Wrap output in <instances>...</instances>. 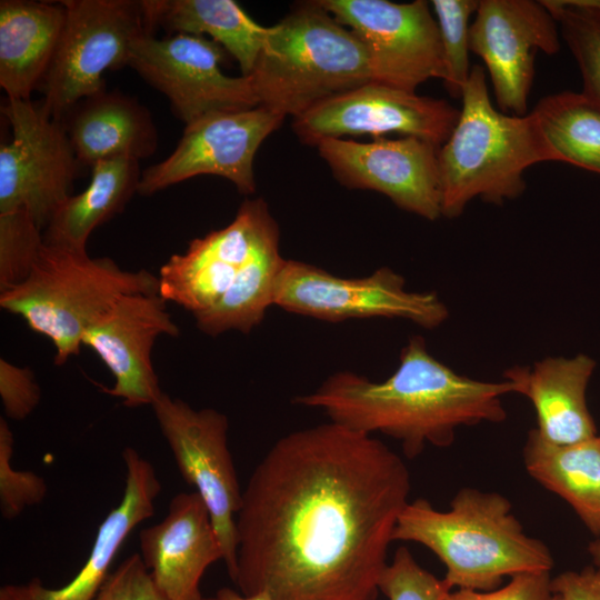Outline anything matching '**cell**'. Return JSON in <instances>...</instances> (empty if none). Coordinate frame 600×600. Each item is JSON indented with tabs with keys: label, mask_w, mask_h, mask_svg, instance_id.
<instances>
[{
	"label": "cell",
	"mask_w": 600,
	"mask_h": 600,
	"mask_svg": "<svg viewBox=\"0 0 600 600\" xmlns=\"http://www.w3.org/2000/svg\"><path fill=\"white\" fill-rule=\"evenodd\" d=\"M528 473L566 500L582 522L600 536V436L558 446L530 430L523 447Z\"/></svg>",
	"instance_id": "obj_25"
},
{
	"label": "cell",
	"mask_w": 600,
	"mask_h": 600,
	"mask_svg": "<svg viewBox=\"0 0 600 600\" xmlns=\"http://www.w3.org/2000/svg\"><path fill=\"white\" fill-rule=\"evenodd\" d=\"M14 437L7 422L0 418V511L11 520L29 507L37 506L46 498L48 487L44 479L33 471H19L11 466Z\"/></svg>",
	"instance_id": "obj_32"
},
{
	"label": "cell",
	"mask_w": 600,
	"mask_h": 600,
	"mask_svg": "<svg viewBox=\"0 0 600 600\" xmlns=\"http://www.w3.org/2000/svg\"><path fill=\"white\" fill-rule=\"evenodd\" d=\"M410 489L372 436L332 421L283 436L242 492L231 580L271 600H377Z\"/></svg>",
	"instance_id": "obj_1"
},
{
	"label": "cell",
	"mask_w": 600,
	"mask_h": 600,
	"mask_svg": "<svg viewBox=\"0 0 600 600\" xmlns=\"http://www.w3.org/2000/svg\"><path fill=\"white\" fill-rule=\"evenodd\" d=\"M43 243V230L27 211L0 213V292L29 276Z\"/></svg>",
	"instance_id": "obj_31"
},
{
	"label": "cell",
	"mask_w": 600,
	"mask_h": 600,
	"mask_svg": "<svg viewBox=\"0 0 600 600\" xmlns=\"http://www.w3.org/2000/svg\"><path fill=\"white\" fill-rule=\"evenodd\" d=\"M126 484L120 502L99 526L91 551L76 576L64 586L49 588L39 578L4 584L0 600H94L111 564L131 531L154 513L161 483L153 466L131 447L122 451Z\"/></svg>",
	"instance_id": "obj_20"
},
{
	"label": "cell",
	"mask_w": 600,
	"mask_h": 600,
	"mask_svg": "<svg viewBox=\"0 0 600 600\" xmlns=\"http://www.w3.org/2000/svg\"><path fill=\"white\" fill-rule=\"evenodd\" d=\"M249 77L260 106L292 118L372 81L363 43L319 1L299 3L268 27Z\"/></svg>",
	"instance_id": "obj_5"
},
{
	"label": "cell",
	"mask_w": 600,
	"mask_h": 600,
	"mask_svg": "<svg viewBox=\"0 0 600 600\" xmlns=\"http://www.w3.org/2000/svg\"><path fill=\"white\" fill-rule=\"evenodd\" d=\"M273 306L329 322L349 319H403L426 329L449 317L434 291H410L404 278L382 267L363 278H341L317 266L284 259L274 286Z\"/></svg>",
	"instance_id": "obj_8"
},
{
	"label": "cell",
	"mask_w": 600,
	"mask_h": 600,
	"mask_svg": "<svg viewBox=\"0 0 600 600\" xmlns=\"http://www.w3.org/2000/svg\"><path fill=\"white\" fill-rule=\"evenodd\" d=\"M81 166L116 158L141 160L158 149L148 109L120 91L103 90L76 103L60 120Z\"/></svg>",
	"instance_id": "obj_22"
},
{
	"label": "cell",
	"mask_w": 600,
	"mask_h": 600,
	"mask_svg": "<svg viewBox=\"0 0 600 600\" xmlns=\"http://www.w3.org/2000/svg\"><path fill=\"white\" fill-rule=\"evenodd\" d=\"M597 362L584 353L548 357L531 367H512L503 379L528 398L537 414L536 430L546 441L567 446L597 436L587 403V389Z\"/></svg>",
	"instance_id": "obj_21"
},
{
	"label": "cell",
	"mask_w": 600,
	"mask_h": 600,
	"mask_svg": "<svg viewBox=\"0 0 600 600\" xmlns=\"http://www.w3.org/2000/svg\"><path fill=\"white\" fill-rule=\"evenodd\" d=\"M459 114L446 100L370 81L316 104L293 118L292 128L302 142L314 147L328 138L376 139L392 132L441 147Z\"/></svg>",
	"instance_id": "obj_14"
},
{
	"label": "cell",
	"mask_w": 600,
	"mask_h": 600,
	"mask_svg": "<svg viewBox=\"0 0 600 600\" xmlns=\"http://www.w3.org/2000/svg\"><path fill=\"white\" fill-rule=\"evenodd\" d=\"M66 20L61 1H0V87L30 100L54 57Z\"/></svg>",
	"instance_id": "obj_23"
},
{
	"label": "cell",
	"mask_w": 600,
	"mask_h": 600,
	"mask_svg": "<svg viewBox=\"0 0 600 600\" xmlns=\"http://www.w3.org/2000/svg\"><path fill=\"white\" fill-rule=\"evenodd\" d=\"M444 600H561L552 588L550 571L521 572L509 582L490 591L450 590Z\"/></svg>",
	"instance_id": "obj_35"
},
{
	"label": "cell",
	"mask_w": 600,
	"mask_h": 600,
	"mask_svg": "<svg viewBox=\"0 0 600 600\" xmlns=\"http://www.w3.org/2000/svg\"><path fill=\"white\" fill-rule=\"evenodd\" d=\"M94 600L168 599L157 587L140 553H132L109 573Z\"/></svg>",
	"instance_id": "obj_34"
},
{
	"label": "cell",
	"mask_w": 600,
	"mask_h": 600,
	"mask_svg": "<svg viewBox=\"0 0 600 600\" xmlns=\"http://www.w3.org/2000/svg\"><path fill=\"white\" fill-rule=\"evenodd\" d=\"M284 119L258 106L210 113L187 124L169 157L142 171L138 193L151 196L204 174L229 180L242 194L254 193L256 153Z\"/></svg>",
	"instance_id": "obj_13"
},
{
	"label": "cell",
	"mask_w": 600,
	"mask_h": 600,
	"mask_svg": "<svg viewBox=\"0 0 600 600\" xmlns=\"http://www.w3.org/2000/svg\"><path fill=\"white\" fill-rule=\"evenodd\" d=\"M226 50L206 36L151 32L132 44L128 67L164 94L186 126L210 113L260 106L249 76L230 77L221 69Z\"/></svg>",
	"instance_id": "obj_11"
},
{
	"label": "cell",
	"mask_w": 600,
	"mask_h": 600,
	"mask_svg": "<svg viewBox=\"0 0 600 600\" xmlns=\"http://www.w3.org/2000/svg\"><path fill=\"white\" fill-rule=\"evenodd\" d=\"M279 244L261 250L211 308L193 316L200 331L211 337L230 330L248 334L261 323L273 306L276 280L284 261Z\"/></svg>",
	"instance_id": "obj_27"
},
{
	"label": "cell",
	"mask_w": 600,
	"mask_h": 600,
	"mask_svg": "<svg viewBox=\"0 0 600 600\" xmlns=\"http://www.w3.org/2000/svg\"><path fill=\"white\" fill-rule=\"evenodd\" d=\"M200 600H271V599L262 593L244 594L231 588L224 587V588L219 589L214 594L210 597H202Z\"/></svg>",
	"instance_id": "obj_38"
},
{
	"label": "cell",
	"mask_w": 600,
	"mask_h": 600,
	"mask_svg": "<svg viewBox=\"0 0 600 600\" xmlns=\"http://www.w3.org/2000/svg\"><path fill=\"white\" fill-rule=\"evenodd\" d=\"M151 407L179 472L210 513L231 579L242 491L228 444V417L213 408L194 409L163 391Z\"/></svg>",
	"instance_id": "obj_10"
},
{
	"label": "cell",
	"mask_w": 600,
	"mask_h": 600,
	"mask_svg": "<svg viewBox=\"0 0 600 600\" xmlns=\"http://www.w3.org/2000/svg\"><path fill=\"white\" fill-rule=\"evenodd\" d=\"M140 556L168 600H200L201 579L223 552L210 513L196 492L176 494L167 516L139 534Z\"/></svg>",
	"instance_id": "obj_19"
},
{
	"label": "cell",
	"mask_w": 600,
	"mask_h": 600,
	"mask_svg": "<svg viewBox=\"0 0 600 600\" xmlns=\"http://www.w3.org/2000/svg\"><path fill=\"white\" fill-rule=\"evenodd\" d=\"M552 588L561 600H600V572L594 567L564 571L552 578Z\"/></svg>",
	"instance_id": "obj_37"
},
{
	"label": "cell",
	"mask_w": 600,
	"mask_h": 600,
	"mask_svg": "<svg viewBox=\"0 0 600 600\" xmlns=\"http://www.w3.org/2000/svg\"><path fill=\"white\" fill-rule=\"evenodd\" d=\"M66 20L43 78L42 109L61 120L80 100L106 90L103 74L129 62L133 42L153 33L143 0H62Z\"/></svg>",
	"instance_id": "obj_7"
},
{
	"label": "cell",
	"mask_w": 600,
	"mask_h": 600,
	"mask_svg": "<svg viewBox=\"0 0 600 600\" xmlns=\"http://www.w3.org/2000/svg\"><path fill=\"white\" fill-rule=\"evenodd\" d=\"M461 99L459 119L438 152L441 217L448 219L477 197L493 204L518 198L527 168L553 161L531 112L512 116L493 107L481 66L471 68Z\"/></svg>",
	"instance_id": "obj_4"
},
{
	"label": "cell",
	"mask_w": 600,
	"mask_h": 600,
	"mask_svg": "<svg viewBox=\"0 0 600 600\" xmlns=\"http://www.w3.org/2000/svg\"><path fill=\"white\" fill-rule=\"evenodd\" d=\"M589 551L593 558L594 568L600 572V536L591 543Z\"/></svg>",
	"instance_id": "obj_39"
},
{
	"label": "cell",
	"mask_w": 600,
	"mask_h": 600,
	"mask_svg": "<svg viewBox=\"0 0 600 600\" xmlns=\"http://www.w3.org/2000/svg\"><path fill=\"white\" fill-rule=\"evenodd\" d=\"M450 590L444 579L422 568L403 546L396 550L380 580V592L388 600H444Z\"/></svg>",
	"instance_id": "obj_33"
},
{
	"label": "cell",
	"mask_w": 600,
	"mask_h": 600,
	"mask_svg": "<svg viewBox=\"0 0 600 600\" xmlns=\"http://www.w3.org/2000/svg\"><path fill=\"white\" fill-rule=\"evenodd\" d=\"M512 392L509 380L482 381L457 373L414 336L387 379L376 382L338 371L293 403L321 409L330 421L353 431L397 439L403 453L414 458L427 444L451 446L460 427L504 421L502 397Z\"/></svg>",
	"instance_id": "obj_2"
},
{
	"label": "cell",
	"mask_w": 600,
	"mask_h": 600,
	"mask_svg": "<svg viewBox=\"0 0 600 600\" xmlns=\"http://www.w3.org/2000/svg\"><path fill=\"white\" fill-rule=\"evenodd\" d=\"M150 30L208 34L250 76L268 33L233 0H143Z\"/></svg>",
	"instance_id": "obj_24"
},
{
	"label": "cell",
	"mask_w": 600,
	"mask_h": 600,
	"mask_svg": "<svg viewBox=\"0 0 600 600\" xmlns=\"http://www.w3.org/2000/svg\"><path fill=\"white\" fill-rule=\"evenodd\" d=\"M420 543L444 564L450 589L490 591L504 577L551 571L550 549L528 536L511 502L498 492L462 488L450 509L440 511L423 498L402 510L393 541Z\"/></svg>",
	"instance_id": "obj_3"
},
{
	"label": "cell",
	"mask_w": 600,
	"mask_h": 600,
	"mask_svg": "<svg viewBox=\"0 0 600 600\" xmlns=\"http://www.w3.org/2000/svg\"><path fill=\"white\" fill-rule=\"evenodd\" d=\"M557 21L583 82L582 93L600 106V0H541Z\"/></svg>",
	"instance_id": "obj_29"
},
{
	"label": "cell",
	"mask_w": 600,
	"mask_h": 600,
	"mask_svg": "<svg viewBox=\"0 0 600 600\" xmlns=\"http://www.w3.org/2000/svg\"><path fill=\"white\" fill-rule=\"evenodd\" d=\"M363 43L372 81L416 92L429 79H443L439 29L423 0H318Z\"/></svg>",
	"instance_id": "obj_12"
},
{
	"label": "cell",
	"mask_w": 600,
	"mask_h": 600,
	"mask_svg": "<svg viewBox=\"0 0 600 600\" xmlns=\"http://www.w3.org/2000/svg\"><path fill=\"white\" fill-rule=\"evenodd\" d=\"M280 241L267 202L246 199L226 227L194 238L159 272V294L192 316L211 308L244 267L267 246Z\"/></svg>",
	"instance_id": "obj_15"
},
{
	"label": "cell",
	"mask_w": 600,
	"mask_h": 600,
	"mask_svg": "<svg viewBox=\"0 0 600 600\" xmlns=\"http://www.w3.org/2000/svg\"><path fill=\"white\" fill-rule=\"evenodd\" d=\"M2 113L12 140L0 147V213L24 210L44 231L72 196L81 164L63 123L41 103L7 98Z\"/></svg>",
	"instance_id": "obj_9"
},
{
	"label": "cell",
	"mask_w": 600,
	"mask_h": 600,
	"mask_svg": "<svg viewBox=\"0 0 600 600\" xmlns=\"http://www.w3.org/2000/svg\"><path fill=\"white\" fill-rule=\"evenodd\" d=\"M316 147L342 186L380 192L398 208L430 221L441 217L437 144L408 136L371 142L328 138Z\"/></svg>",
	"instance_id": "obj_16"
},
{
	"label": "cell",
	"mask_w": 600,
	"mask_h": 600,
	"mask_svg": "<svg viewBox=\"0 0 600 600\" xmlns=\"http://www.w3.org/2000/svg\"><path fill=\"white\" fill-rule=\"evenodd\" d=\"M141 174L139 161L132 159L116 158L94 163L89 184L57 210L43 231V242L87 250L91 232L119 214L138 193Z\"/></svg>",
	"instance_id": "obj_26"
},
{
	"label": "cell",
	"mask_w": 600,
	"mask_h": 600,
	"mask_svg": "<svg viewBox=\"0 0 600 600\" xmlns=\"http://www.w3.org/2000/svg\"><path fill=\"white\" fill-rule=\"evenodd\" d=\"M0 397L6 417L23 420L38 407L41 389L33 371L0 359Z\"/></svg>",
	"instance_id": "obj_36"
},
{
	"label": "cell",
	"mask_w": 600,
	"mask_h": 600,
	"mask_svg": "<svg viewBox=\"0 0 600 600\" xmlns=\"http://www.w3.org/2000/svg\"><path fill=\"white\" fill-rule=\"evenodd\" d=\"M129 293H159L158 276L124 270L110 258H91L87 250L43 243L29 276L0 292V307L48 338L60 366L79 353L87 328Z\"/></svg>",
	"instance_id": "obj_6"
},
{
	"label": "cell",
	"mask_w": 600,
	"mask_h": 600,
	"mask_svg": "<svg viewBox=\"0 0 600 600\" xmlns=\"http://www.w3.org/2000/svg\"><path fill=\"white\" fill-rule=\"evenodd\" d=\"M469 43L489 71L500 111L528 114L536 53L560 49L558 23L549 10L541 1L479 0Z\"/></svg>",
	"instance_id": "obj_17"
},
{
	"label": "cell",
	"mask_w": 600,
	"mask_h": 600,
	"mask_svg": "<svg viewBox=\"0 0 600 600\" xmlns=\"http://www.w3.org/2000/svg\"><path fill=\"white\" fill-rule=\"evenodd\" d=\"M439 29L443 82L454 98H461L462 90L470 76L469 19L479 7L478 0H433L431 1Z\"/></svg>",
	"instance_id": "obj_30"
},
{
	"label": "cell",
	"mask_w": 600,
	"mask_h": 600,
	"mask_svg": "<svg viewBox=\"0 0 600 600\" xmlns=\"http://www.w3.org/2000/svg\"><path fill=\"white\" fill-rule=\"evenodd\" d=\"M553 161L600 174V106L582 92L563 91L541 99L531 111Z\"/></svg>",
	"instance_id": "obj_28"
},
{
	"label": "cell",
	"mask_w": 600,
	"mask_h": 600,
	"mask_svg": "<svg viewBox=\"0 0 600 600\" xmlns=\"http://www.w3.org/2000/svg\"><path fill=\"white\" fill-rule=\"evenodd\" d=\"M160 336L178 337L179 328L159 293L120 297L84 331L82 346L92 349L114 378L108 394L128 408L152 406L162 390L151 362Z\"/></svg>",
	"instance_id": "obj_18"
}]
</instances>
